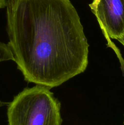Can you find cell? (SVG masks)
<instances>
[{
  "label": "cell",
  "mask_w": 124,
  "mask_h": 125,
  "mask_svg": "<svg viewBox=\"0 0 124 125\" xmlns=\"http://www.w3.org/2000/svg\"><path fill=\"white\" fill-rule=\"evenodd\" d=\"M49 88H25L7 105L8 125H62L61 103Z\"/></svg>",
  "instance_id": "cell-2"
},
{
  "label": "cell",
  "mask_w": 124,
  "mask_h": 125,
  "mask_svg": "<svg viewBox=\"0 0 124 125\" xmlns=\"http://www.w3.org/2000/svg\"><path fill=\"white\" fill-rule=\"evenodd\" d=\"M7 6V0H0V9L6 7Z\"/></svg>",
  "instance_id": "cell-5"
},
{
  "label": "cell",
  "mask_w": 124,
  "mask_h": 125,
  "mask_svg": "<svg viewBox=\"0 0 124 125\" xmlns=\"http://www.w3.org/2000/svg\"><path fill=\"white\" fill-rule=\"evenodd\" d=\"M89 7L106 39L107 46L116 54L124 74V59L111 40H117L124 34V0H93Z\"/></svg>",
  "instance_id": "cell-3"
},
{
  "label": "cell",
  "mask_w": 124,
  "mask_h": 125,
  "mask_svg": "<svg viewBox=\"0 0 124 125\" xmlns=\"http://www.w3.org/2000/svg\"><path fill=\"white\" fill-rule=\"evenodd\" d=\"M117 40L120 43L122 44L124 46V34L121 37L119 38V39H117Z\"/></svg>",
  "instance_id": "cell-6"
},
{
  "label": "cell",
  "mask_w": 124,
  "mask_h": 125,
  "mask_svg": "<svg viewBox=\"0 0 124 125\" xmlns=\"http://www.w3.org/2000/svg\"><path fill=\"white\" fill-rule=\"evenodd\" d=\"M7 31L27 83L50 89L85 71L89 44L70 0H7Z\"/></svg>",
  "instance_id": "cell-1"
},
{
  "label": "cell",
  "mask_w": 124,
  "mask_h": 125,
  "mask_svg": "<svg viewBox=\"0 0 124 125\" xmlns=\"http://www.w3.org/2000/svg\"><path fill=\"white\" fill-rule=\"evenodd\" d=\"M122 125H124V122H123V123H122Z\"/></svg>",
  "instance_id": "cell-7"
},
{
  "label": "cell",
  "mask_w": 124,
  "mask_h": 125,
  "mask_svg": "<svg viewBox=\"0 0 124 125\" xmlns=\"http://www.w3.org/2000/svg\"><path fill=\"white\" fill-rule=\"evenodd\" d=\"M7 61H14V58H13L12 51L7 44L0 42V63ZM8 104V103L2 102L0 101V107Z\"/></svg>",
  "instance_id": "cell-4"
}]
</instances>
